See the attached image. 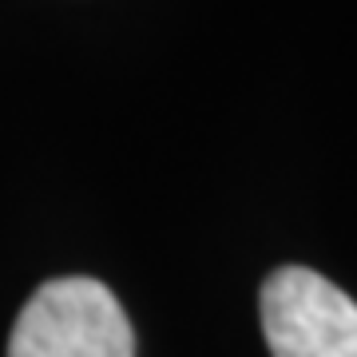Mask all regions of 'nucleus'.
I'll return each instance as SVG.
<instances>
[{
	"mask_svg": "<svg viewBox=\"0 0 357 357\" xmlns=\"http://www.w3.org/2000/svg\"><path fill=\"white\" fill-rule=\"evenodd\" d=\"M8 357H135V330L103 282L52 278L24 302Z\"/></svg>",
	"mask_w": 357,
	"mask_h": 357,
	"instance_id": "1",
	"label": "nucleus"
},
{
	"mask_svg": "<svg viewBox=\"0 0 357 357\" xmlns=\"http://www.w3.org/2000/svg\"><path fill=\"white\" fill-rule=\"evenodd\" d=\"M258 306L274 357H357V302L318 270L278 266Z\"/></svg>",
	"mask_w": 357,
	"mask_h": 357,
	"instance_id": "2",
	"label": "nucleus"
}]
</instances>
